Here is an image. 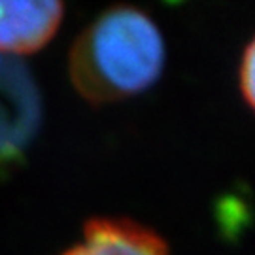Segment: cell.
I'll use <instances>...</instances> for the list:
<instances>
[{"instance_id":"6da1fadb","label":"cell","mask_w":255,"mask_h":255,"mask_svg":"<svg viewBox=\"0 0 255 255\" xmlns=\"http://www.w3.org/2000/svg\"><path fill=\"white\" fill-rule=\"evenodd\" d=\"M164 63L166 47L153 19L134 6H114L74 42L68 72L85 101L104 104L153 87Z\"/></svg>"},{"instance_id":"7a4b0ae2","label":"cell","mask_w":255,"mask_h":255,"mask_svg":"<svg viewBox=\"0 0 255 255\" xmlns=\"http://www.w3.org/2000/svg\"><path fill=\"white\" fill-rule=\"evenodd\" d=\"M42 123V101L25 63L0 55V168L23 163Z\"/></svg>"},{"instance_id":"3957f363","label":"cell","mask_w":255,"mask_h":255,"mask_svg":"<svg viewBox=\"0 0 255 255\" xmlns=\"http://www.w3.org/2000/svg\"><path fill=\"white\" fill-rule=\"evenodd\" d=\"M64 17L57 0H0V55H30L46 47Z\"/></svg>"},{"instance_id":"277c9868","label":"cell","mask_w":255,"mask_h":255,"mask_svg":"<svg viewBox=\"0 0 255 255\" xmlns=\"http://www.w3.org/2000/svg\"><path fill=\"white\" fill-rule=\"evenodd\" d=\"M63 255H170L155 231L125 218H97L83 227L82 240Z\"/></svg>"},{"instance_id":"5b68a950","label":"cell","mask_w":255,"mask_h":255,"mask_svg":"<svg viewBox=\"0 0 255 255\" xmlns=\"http://www.w3.org/2000/svg\"><path fill=\"white\" fill-rule=\"evenodd\" d=\"M238 85L244 97L248 108H254L255 104V46L250 42L240 59V70H238Z\"/></svg>"}]
</instances>
